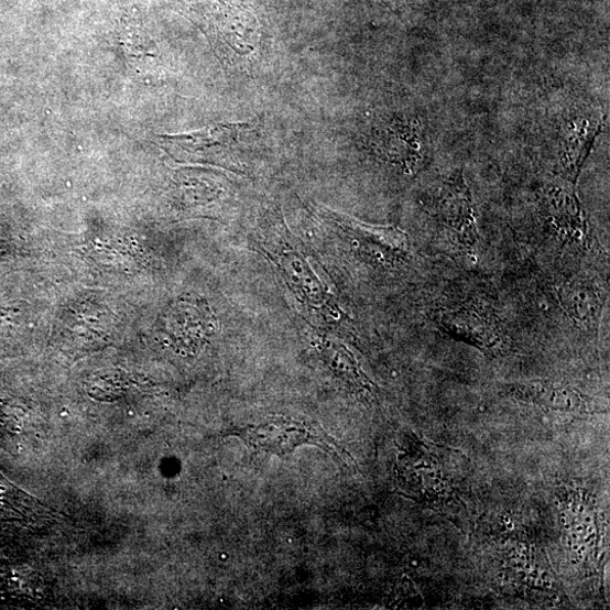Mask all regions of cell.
<instances>
[{
    "label": "cell",
    "mask_w": 610,
    "mask_h": 610,
    "mask_svg": "<svg viewBox=\"0 0 610 610\" xmlns=\"http://www.w3.org/2000/svg\"><path fill=\"white\" fill-rule=\"evenodd\" d=\"M316 214L334 232L367 251H380L389 259L404 258L410 251L409 237L395 227L370 226L325 206H317Z\"/></svg>",
    "instance_id": "cell-7"
},
{
    "label": "cell",
    "mask_w": 610,
    "mask_h": 610,
    "mask_svg": "<svg viewBox=\"0 0 610 610\" xmlns=\"http://www.w3.org/2000/svg\"><path fill=\"white\" fill-rule=\"evenodd\" d=\"M237 435L255 450L285 456L302 445H314L346 465L355 464L318 424L307 420L270 418L264 423L240 428Z\"/></svg>",
    "instance_id": "cell-5"
},
{
    "label": "cell",
    "mask_w": 610,
    "mask_h": 610,
    "mask_svg": "<svg viewBox=\"0 0 610 610\" xmlns=\"http://www.w3.org/2000/svg\"><path fill=\"white\" fill-rule=\"evenodd\" d=\"M435 214L460 244L475 246L478 240L475 211L462 171H456L445 184L435 203Z\"/></svg>",
    "instance_id": "cell-11"
},
{
    "label": "cell",
    "mask_w": 610,
    "mask_h": 610,
    "mask_svg": "<svg viewBox=\"0 0 610 610\" xmlns=\"http://www.w3.org/2000/svg\"><path fill=\"white\" fill-rule=\"evenodd\" d=\"M556 505L563 542L582 576L601 580L608 558V516L597 494L579 482H558Z\"/></svg>",
    "instance_id": "cell-2"
},
{
    "label": "cell",
    "mask_w": 610,
    "mask_h": 610,
    "mask_svg": "<svg viewBox=\"0 0 610 610\" xmlns=\"http://www.w3.org/2000/svg\"><path fill=\"white\" fill-rule=\"evenodd\" d=\"M558 298L566 314L585 331H598L603 301L599 290L588 281H574L562 285Z\"/></svg>",
    "instance_id": "cell-12"
},
{
    "label": "cell",
    "mask_w": 610,
    "mask_h": 610,
    "mask_svg": "<svg viewBox=\"0 0 610 610\" xmlns=\"http://www.w3.org/2000/svg\"><path fill=\"white\" fill-rule=\"evenodd\" d=\"M469 460L459 451L405 434L395 477L400 492L445 513L466 511L470 495Z\"/></svg>",
    "instance_id": "cell-1"
},
{
    "label": "cell",
    "mask_w": 610,
    "mask_h": 610,
    "mask_svg": "<svg viewBox=\"0 0 610 610\" xmlns=\"http://www.w3.org/2000/svg\"><path fill=\"white\" fill-rule=\"evenodd\" d=\"M601 122L598 119H585L574 132L565 139L560 153V178L577 184L584 163L593 142L600 133Z\"/></svg>",
    "instance_id": "cell-13"
},
{
    "label": "cell",
    "mask_w": 610,
    "mask_h": 610,
    "mask_svg": "<svg viewBox=\"0 0 610 610\" xmlns=\"http://www.w3.org/2000/svg\"><path fill=\"white\" fill-rule=\"evenodd\" d=\"M440 325L453 337L484 352H497L503 345L501 324L490 309L478 304H465L443 315Z\"/></svg>",
    "instance_id": "cell-10"
},
{
    "label": "cell",
    "mask_w": 610,
    "mask_h": 610,
    "mask_svg": "<svg viewBox=\"0 0 610 610\" xmlns=\"http://www.w3.org/2000/svg\"><path fill=\"white\" fill-rule=\"evenodd\" d=\"M503 394L516 402L534 406L546 414L581 418L604 413V409L578 389L548 380L505 384Z\"/></svg>",
    "instance_id": "cell-6"
},
{
    "label": "cell",
    "mask_w": 610,
    "mask_h": 610,
    "mask_svg": "<svg viewBox=\"0 0 610 610\" xmlns=\"http://www.w3.org/2000/svg\"><path fill=\"white\" fill-rule=\"evenodd\" d=\"M574 184L560 178L548 184L541 197V209L551 231L560 240L579 242L588 232L587 221Z\"/></svg>",
    "instance_id": "cell-9"
},
{
    "label": "cell",
    "mask_w": 610,
    "mask_h": 610,
    "mask_svg": "<svg viewBox=\"0 0 610 610\" xmlns=\"http://www.w3.org/2000/svg\"><path fill=\"white\" fill-rule=\"evenodd\" d=\"M302 334L309 341L318 358L362 401L375 400L377 389L348 348L334 337L303 323Z\"/></svg>",
    "instance_id": "cell-8"
},
{
    "label": "cell",
    "mask_w": 610,
    "mask_h": 610,
    "mask_svg": "<svg viewBox=\"0 0 610 610\" xmlns=\"http://www.w3.org/2000/svg\"><path fill=\"white\" fill-rule=\"evenodd\" d=\"M500 578L515 596L552 606L565 595L542 549L521 532L505 535L499 545Z\"/></svg>",
    "instance_id": "cell-4"
},
{
    "label": "cell",
    "mask_w": 610,
    "mask_h": 610,
    "mask_svg": "<svg viewBox=\"0 0 610 610\" xmlns=\"http://www.w3.org/2000/svg\"><path fill=\"white\" fill-rule=\"evenodd\" d=\"M255 242L305 309L328 325L340 326L348 320L335 295L322 281L283 221L279 219L261 228Z\"/></svg>",
    "instance_id": "cell-3"
}]
</instances>
